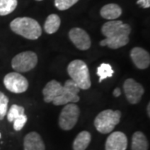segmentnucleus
I'll use <instances>...</instances> for the list:
<instances>
[{"instance_id": "nucleus-2", "label": "nucleus", "mask_w": 150, "mask_h": 150, "mask_svg": "<svg viewBox=\"0 0 150 150\" xmlns=\"http://www.w3.org/2000/svg\"><path fill=\"white\" fill-rule=\"evenodd\" d=\"M10 28L16 34L29 40H36L42 34L40 24L35 19L28 17L13 19L10 23Z\"/></svg>"}, {"instance_id": "nucleus-9", "label": "nucleus", "mask_w": 150, "mask_h": 150, "mask_svg": "<svg viewBox=\"0 0 150 150\" xmlns=\"http://www.w3.org/2000/svg\"><path fill=\"white\" fill-rule=\"evenodd\" d=\"M123 91L127 100L131 104H137L140 102L142 96L144 93V88L139 83L133 79H128L124 81Z\"/></svg>"}, {"instance_id": "nucleus-3", "label": "nucleus", "mask_w": 150, "mask_h": 150, "mask_svg": "<svg viewBox=\"0 0 150 150\" xmlns=\"http://www.w3.org/2000/svg\"><path fill=\"white\" fill-rule=\"evenodd\" d=\"M67 71L71 79L79 86L80 89L87 90L90 88V74L85 62L80 59H75L68 65Z\"/></svg>"}, {"instance_id": "nucleus-18", "label": "nucleus", "mask_w": 150, "mask_h": 150, "mask_svg": "<svg viewBox=\"0 0 150 150\" xmlns=\"http://www.w3.org/2000/svg\"><path fill=\"white\" fill-rule=\"evenodd\" d=\"M61 24V19L57 14H50L44 23V30L48 34H53L59 30Z\"/></svg>"}, {"instance_id": "nucleus-15", "label": "nucleus", "mask_w": 150, "mask_h": 150, "mask_svg": "<svg viewBox=\"0 0 150 150\" xmlns=\"http://www.w3.org/2000/svg\"><path fill=\"white\" fill-rule=\"evenodd\" d=\"M122 14V8L116 4H108L100 9V15L108 20H115Z\"/></svg>"}, {"instance_id": "nucleus-12", "label": "nucleus", "mask_w": 150, "mask_h": 150, "mask_svg": "<svg viewBox=\"0 0 150 150\" xmlns=\"http://www.w3.org/2000/svg\"><path fill=\"white\" fill-rule=\"evenodd\" d=\"M130 57L139 69H146L150 65L149 53L144 48L135 47L130 52Z\"/></svg>"}, {"instance_id": "nucleus-19", "label": "nucleus", "mask_w": 150, "mask_h": 150, "mask_svg": "<svg viewBox=\"0 0 150 150\" xmlns=\"http://www.w3.org/2000/svg\"><path fill=\"white\" fill-rule=\"evenodd\" d=\"M18 0H0V16H6L15 10Z\"/></svg>"}, {"instance_id": "nucleus-22", "label": "nucleus", "mask_w": 150, "mask_h": 150, "mask_svg": "<svg viewBox=\"0 0 150 150\" xmlns=\"http://www.w3.org/2000/svg\"><path fill=\"white\" fill-rule=\"evenodd\" d=\"M78 2L79 0H55L54 4L59 10L64 11L70 8Z\"/></svg>"}, {"instance_id": "nucleus-1", "label": "nucleus", "mask_w": 150, "mask_h": 150, "mask_svg": "<svg viewBox=\"0 0 150 150\" xmlns=\"http://www.w3.org/2000/svg\"><path fill=\"white\" fill-rule=\"evenodd\" d=\"M101 32L106 38L100 41V46H108L111 49H117L129 43L131 27L119 20H110L103 25Z\"/></svg>"}, {"instance_id": "nucleus-5", "label": "nucleus", "mask_w": 150, "mask_h": 150, "mask_svg": "<svg viewBox=\"0 0 150 150\" xmlns=\"http://www.w3.org/2000/svg\"><path fill=\"white\" fill-rule=\"evenodd\" d=\"M38 64V56L33 51H25L14 56L11 65L18 73H26L33 69Z\"/></svg>"}, {"instance_id": "nucleus-21", "label": "nucleus", "mask_w": 150, "mask_h": 150, "mask_svg": "<svg viewBox=\"0 0 150 150\" xmlns=\"http://www.w3.org/2000/svg\"><path fill=\"white\" fill-rule=\"evenodd\" d=\"M24 108L19 106V105H17V104H13L9 108L8 112L7 113V118L8 120V122L13 123V120L17 118L18 117L21 116L23 114H25L24 113Z\"/></svg>"}, {"instance_id": "nucleus-20", "label": "nucleus", "mask_w": 150, "mask_h": 150, "mask_svg": "<svg viewBox=\"0 0 150 150\" xmlns=\"http://www.w3.org/2000/svg\"><path fill=\"white\" fill-rule=\"evenodd\" d=\"M113 74H114V71L112 69V66L105 63L100 65L97 70V74L99 77V83H101L102 81L108 78H111Z\"/></svg>"}, {"instance_id": "nucleus-14", "label": "nucleus", "mask_w": 150, "mask_h": 150, "mask_svg": "<svg viewBox=\"0 0 150 150\" xmlns=\"http://www.w3.org/2000/svg\"><path fill=\"white\" fill-rule=\"evenodd\" d=\"M24 150H45V145L41 136L36 132H30L24 137Z\"/></svg>"}, {"instance_id": "nucleus-26", "label": "nucleus", "mask_w": 150, "mask_h": 150, "mask_svg": "<svg viewBox=\"0 0 150 150\" xmlns=\"http://www.w3.org/2000/svg\"><path fill=\"white\" fill-rule=\"evenodd\" d=\"M112 94H113V96L116 97V98H118L121 95V90H120V88H116L113 92H112Z\"/></svg>"}, {"instance_id": "nucleus-25", "label": "nucleus", "mask_w": 150, "mask_h": 150, "mask_svg": "<svg viewBox=\"0 0 150 150\" xmlns=\"http://www.w3.org/2000/svg\"><path fill=\"white\" fill-rule=\"evenodd\" d=\"M137 4L143 8H149L150 7V0H137Z\"/></svg>"}, {"instance_id": "nucleus-17", "label": "nucleus", "mask_w": 150, "mask_h": 150, "mask_svg": "<svg viewBox=\"0 0 150 150\" xmlns=\"http://www.w3.org/2000/svg\"><path fill=\"white\" fill-rule=\"evenodd\" d=\"M149 142L145 134L140 131L135 132L132 137L131 150H148Z\"/></svg>"}, {"instance_id": "nucleus-16", "label": "nucleus", "mask_w": 150, "mask_h": 150, "mask_svg": "<svg viewBox=\"0 0 150 150\" xmlns=\"http://www.w3.org/2000/svg\"><path fill=\"white\" fill-rule=\"evenodd\" d=\"M92 136L88 131H82L77 135L73 143L74 150H85L91 142Z\"/></svg>"}, {"instance_id": "nucleus-29", "label": "nucleus", "mask_w": 150, "mask_h": 150, "mask_svg": "<svg viewBox=\"0 0 150 150\" xmlns=\"http://www.w3.org/2000/svg\"><path fill=\"white\" fill-rule=\"evenodd\" d=\"M0 138H1V134H0Z\"/></svg>"}, {"instance_id": "nucleus-10", "label": "nucleus", "mask_w": 150, "mask_h": 150, "mask_svg": "<svg viewBox=\"0 0 150 150\" xmlns=\"http://www.w3.org/2000/svg\"><path fill=\"white\" fill-rule=\"evenodd\" d=\"M71 42L79 50H88L91 47V39L85 30L80 28H74L69 33Z\"/></svg>"}, {"instance_id": "nucleus-4", "label": "nucleus", "mask_w": 150, "mask_h": 150, "mask_svg": "<svg viewBox=\"0 0 150 150\" xmlns=\"http://www.w3.org/2000/svg\"><path fill=\"white\" fill-rule=\"evenodd\" d=\"M121 118V112L119 110L106 109L100 112L94 119V126L101 134L111 133L116 125L119 123Z\"/></svg>"}, {"instance_id": "nucleus-13", "label": "nucleus", "mask_w": 150, "mask_h": 150, "mask_svg": "<svg viewBox=\"0 0 150 150\" xmlns=\"http://www.w3.org/2000/svg\"><path fill=\"white\" fill-rule=\"evenodd\" d=\"M63 92V85L56 80H51L45 85L43 89L44 102L52 103L58 97L61 95Z\"/></svg>"}, {"instance_id": "nucleus-28", "label": "nucleus", "mask_w": 150, "mask_h": 150, "mask_svg": "<svg viewBox=\"0 0 150 150\" xmlns=\"http://www.w3.org/2000/svg\"><path fill=\"white\" fill-rule=\"evenodd\" d=\"M36 1H43V0H36Z\"/></svg>"}, {"instance_id": "nucleus-24", "label": "nucleus", "mask_w": 150, "mask_h": 150, "mask_svg": "<svg viewBox=\"0 0 150 150\" xmlns=\"http://www.w3.org/2000/svg\"><path fill=\"white\" fill-rule=\"evenodd\" d=\"M28 118L25 114H23L21 116L18 117L13 120V129L15 131H20L24 127L25 123H27Z\"/></svg>"}, {"instance_id": "nucleus-6", "label": "nucleus", "mask_w": 150, "mask_h": 150, "mask_svg": "<svg viewBox=\"0 0 150 150\" xmlns=\"http://www.w3.org/2000/svg\"><path fill=\"white\" fill-rule=\"evenodd\" d=\"M80 114L79 108L75 103L66 104L59 114V126L60 129L65 131H69L74 129L79 120Z\"/></svg>"}, {"instance_id": "nucleus-7", "label": "nucleus", "mask_w": 150, "mask_h": 150, "mask_svg": "<svg viewBox=\"0 0 150 150\" xmlns=\"http://www.w3.org/2000/svg\"><path fill=\"white\" fill-rule=\"evenodd\" d=\"M80 88L72 79H68L63 85V92L61 95L58 97L53 103L56 106L59 105H66L68 103H75L79 101V93Z\"/></svg>"}, {"instance_id": "nucleus-8", "label": "nucleus", "mask_w": 150, "mask_h": 150, "mask_svg": "<svg viewBox=\"0 0 150 150\" xmlns=\"http://www.w3.org/2000/svg\"><path fill=\"white\" fill-rule=\"evenodd\" d=\"M4 84L8 91L14 93H22L27 91L28 82L27 79L18 72H12L5 75Z\"/></svg>"}, {"instance_id": "nucleus-27", "label": "nucleus", "mask_w": 150, "mask_h": 150, "mask_svg": "<svg viewBox=\"0 0 150 150\" xmlns=\"http://www.w3.org/2000/svg\"><path fill=\"white\" fill-rule=\"evenodd\" d=\"M149 107H150V104H149H149H148V108H148V115H149V116H150Z\"/></svg>"}, {"instance_id": "nucleus-23", "label": "nucleus", "mask_w": 150, "mask_h": 150, "mask_svg": "<svg viewBox=\"0 0 150 150\" xmlns=\"http://www.w3.org/2000/svg\"><path fill=\"white\" fill-rule=\"evenodd\" d=\"M8 98L5 94L0 92V120H3L8 112Z\"/></svg>"}, {"instance_id": "nucleus-11", "label": "nucleus", "mask_w": 150, "mask_h": 150, "mask_svg": "<svg viewBox=\"0 0 150 150\" xmlns=\"http://www.w3.org/2000/svg\"><path fill=\"white\" fill-rule=\"evenodd\" d=\"M127 147V136L119 131L112 133L108 137L105 143V150H126Z\"/></svg>"}]
</instances>
